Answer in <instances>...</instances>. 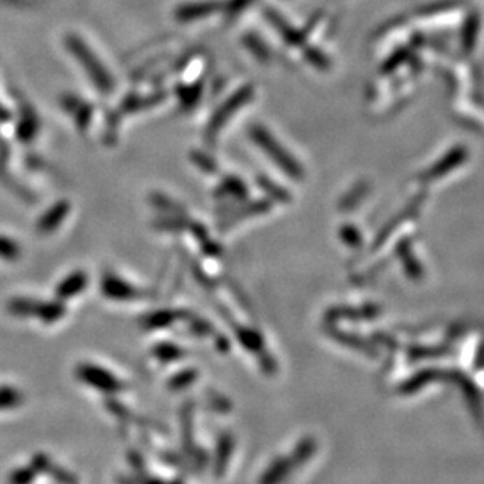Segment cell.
<instances>
[{
	"label": "cell",
	"mask_w": 484,
	"mask_h": 484,
	"mask_svg": "<svg viewBox=\"0 0 484 484\" xmlns=\"http://www.w3.org/2000/svg\"><path fill=\"white\" fill-rule=\"evenodd\" d=\"M68 44L76 59H79L82 66H84L88 76H90L94 87H97L101 93H111L113 88L112 76L103 65H101V62L93 55L92 50H88L85 44L80 41V38H71Z\"/></svg>",
	"instance_id": "cell-2"
},
{
	"label": "cell",
	"mask_w": 484,
	"mask_h": 484,
	"mask_svg": "<svg viewBox=\"0 0 484 484\" xmlns=\"http://www.w3.org/2000/svg\"><path fill=\"white\" fill-rule=\"evenodd\" d=\"M21 255V247L16 241H13L6 236H0V258L6 261L17 259Z\"/></svg>",
	"instance_id": "cell-7"
},
{
	"label": "cell",
	"mask_w": 484,
	"mask_h": 484,
	"mask_svg": "<svg viewBox=\"0 0 484 484\" xmlns=\"http://www.w3.org/2000/svg\"><path fill=\"white\" fill-rule=\"evenodd\" d=\"M259 184L267 190V192H271L273 197H277V199H288V197H286V195L282 192V189L277 187L276 184L269 183V180H264V178H261Z\"/></svg>",
	"instance_id": "cell-8"
},
{
	"label": "cell",
	"mask_w": 484,
	"mask_h": 484,
	"mask_svg": "<svg viewBox=\"0 0 484 484\" xmlns=\"http://www.w3.org/2000/svg\"><path fill=\"white\" fill-rule=\"evenodd\" d=\"M69 205L68 201H60L59 205H55L54 208H50L49 211L44 214V218L38 222V230L41 232H52L59 227L63 219L66 218Z\"/></svg>",
	"instance_id": "cell-5"
},
{
	"label": "cell",
	"mask_w": 484,
	"mask_h": 484,
	"mask_svg": "<svg viewBox=\"0 0 484 484\" xmlns=\"http://www.w3.org/2000/svg\"><path fill=\"white\" fill-rule=\"evenodd\" d=\"M103 291L106 296L112 299H132L138 294L136 288H132L129 283H126L124 280H121L117 276L104 277Z\"/></svg>",
	"instance_id": "cell-4"
},
{
	"label": "cell",
	"mask_w": 484,
	"mask_h": 484,
	"mask_svg": "<svg viewBox=\"0 0 484 484\" xmlns=\"http://www.w3.org/2000/svg\"><path fill=\"white\" fill-rule=\"evenodd\" d=\"M250 137L255 143H257L261 150H263L267 156H269L273 162H276L280 169H282L285 173L291 175L292 178L302 176V169L299 162L292 157L288 151H286L282 143L272 136V134L264 129L263 126L255 124L250 127Z\"/></svg>",
	"instance_id": "cell-1"
},
{
	"label": "cell",
	"mask_w": 484,
	"mask_h": 484,
	"mask_svg": "<svg viewBox=\"0 0 484 484\" xmlns=\"http://www.w3.org/2000/svg\"><path fill=\"white\" fill-rule=\"evenodd\" d=\"M253 97V90L252 87H242L236 93H233L230 99H227L224 104H222L218 111H215L214 117L211 118L208 124V131L206 134L209 137H214L215 134H218L222 127L225 126V123L228 120L233 117V113L239 111L241 107H244L248 101L252 99Z\"/></svg>",
	"instance_id": "cell-3"
},
{
	"label": "cell",
	"mask_w": 484,
	"mask_h": 484,
	"mask_svg": "<svg viewBox=\"0 0 484 484\" xmlns=\"http://www.w3.org/2000/svg\"><path fill=\"white\" fill-rule=\"evenodd\" d=\"M87 286V276L82 271L73 272L71 276H68L57 288V294L63 299H68L71 296L79 294V292Z\"/></svg>",
	"instance_id": "cell-6"
}]
</instances>
